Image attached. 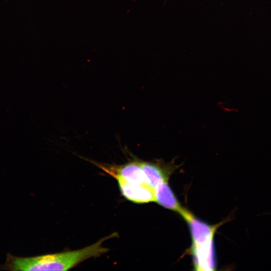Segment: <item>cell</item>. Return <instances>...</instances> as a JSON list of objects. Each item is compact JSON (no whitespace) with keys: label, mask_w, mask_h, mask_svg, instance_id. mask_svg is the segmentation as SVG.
Masks as SVG:
<instances>
[{"label":"cell","mask_w":271,"mask_h":271,"mask_svg":"<svg viewBox=\"0 0 271 271\" xmlns=\"http://www.w3.org/2000/svg\"><path fill=\"white\" fill-rule=\"evenodd\" d=\"M116 233L104 237L85 248L73 251L48 254L36 256L22 257L10 253L7 255L3 269L11 270H67L81 262L98 256L108 251L103 242Z\"/></svg>","instance_id":"obj_1"},{"label":"cell","mask_w":271,"mask_h":271,"mask_svg":"<svg viewBox=\"0 0 271 271\" xmlns=\"http://www.w3.org/2000/svg\"><path fill=\"white\" fill-rule=\"evenodd\" d=\"M162 206L178 213L183 207L168 185V181L159 184L155 188V201Z\"/></svg>","instance_id":"obj_7"},{"label":"cell","mask_w":271,"mask_h":271,"mask_svg":"<svg viewBox=\"0 0 271 271\" xmlns=\"http://www.w3.org/2000/svg\"><path fill=\"white\" fill-rule=\"evenodd\" d=\"M191 251L196 270L210 271L215 269L216 262L213 241L202 245H192Z\"/></svg>","instance_id":"obj_5"},{"label":"cell","mask_w":271,"mask_h":271,"mask_svg":"<svg viewBox=\"0 0 271 271\" xmlns=\"http://www.w3.org/2000/svg\"><path fill=\"white\" fill-rule=\"evenodd\" d=\"M140 164L147 183L154 189L159 184L168 181V172L173 167L161 162L140 161Z\"/></svg>","instance_id":"obj_6"},{"label":"cell","mask_w":271,"mask_h":271,"mask_svg":"<svg viewBox=\"0 0 271 271\" xmlns=\"http://www.w3.org/2000/svg\"><path fill=\"white\" fill-rule=\"evenodd\" d=\"M122 195L127 200L137 203H146L155 201V189L148 184H137L127 182L121 178H115Z\"/></svg>","instance_id":"obj_4"},{"label":"cell","mask_w":271,"mask_h":271,"mask_svg":"<svg viewBox=\"0 0 271 271\" xmlns=\"http://www.w3.org/2000/svg\"><path fill=\"white\" fill-rule=\"evenodd\" d=\"M100 167L115 178H119L133 184H148L141 168L140 161L136 160L119 166L106 167L100 165Z\"/></svg>","instance_id":"obj_3"},{"label":"cell","mask_w":271,"mask_h":271,"mask_svg":"<svg viewBox=\"0 0 271 271\" xmlns=\"http://www.w3.org/2000/svg\"><path fill=\"white\" fill-rule=\"evenodd\" d=\"M179 213L189 225L192 239V245H202L213 241L217 225H210L202 221L184 208H182Z\"/></svg>","instance_id":"obj_2"}]
</instances>
